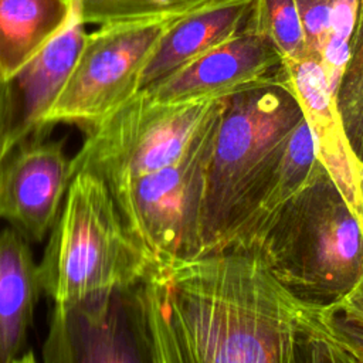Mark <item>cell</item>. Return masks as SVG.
<instances>
[{
	"label": "cell",
	"mask_w": 363,
	"mask_h": 363,
	"mask_svg": "<svg viewBox=\"0 0 363 363\" xmlns=\"http://www.w3.org/2000/svg\"><path fill=\"white\" fill-rule=\"evenodd\" d=\"M248 26L265 34L282 60L309 57L296 0H254Z\"/></svg>",
	"instance_id": "obj_20"
},
{
	"label": "cell",
	"mask_w": 363,
	"mask_h": 363,
	"mask_svg": "<svg viewBox=\"0 0 363 363\" xmlns=\"http://www.w3.org/2000/svg\"><path fill=\"white\" fill-rule=\"evenodd\" d=\"M336 104L349 142L363 159V0L356 1V18L349 45V58L337 88Z\"/></svg>",
	"instance_id": "obj_19"
},
{
	"label": "cell",
	"mask_w": 363,
	"mask_h": 363,
	"mask_svg": "<svg viewBox=\"0 0 363 363\" xmlns=\"http://www.w3.org/2000/svg\"><path fill=\"white\" fill-rule=\"evenodd\" d=\"M225 99L160 104L139 91L92 129L71 157L72 176H99L112 196L180 159L217 118Z\"/></svg>",
	"instance_id": "obj_5"
},
{
	"label": "cell",
	"mask_w": 363,
	"mask_h": 363,
	"mask_svg": "<svg viewBox=\"0 0 363 363\" xmlns=\"http://www.w3.org/2000/svg\"><path fill=\"white\" fill-rule=\"evenodd\" d=\"M357 0H296L308 55L319 60L332 86L343 75Z\"/></svg>",
	"instance_id": "obj_17"
},
{
	"label": "cell",
	"mask_w": 363,
	"mask_h": 363,
	"mask_svg": "<svg viewBox=\"0 0 363 363\" xmlns=\"http://www.w3.org/2000/svg\"><path fill=\"white\" fill-rule=\"evenodd\" d=\"M43 294L30 241L13 227L0 231V363L34 360L28 346Z\"/></svg>",
	"instance_id": "obj_14"
},
{
	"label": "cell",
	"mask_w": 363,
	"mask_h": 363,
	"mask_svg": "<svg viewBox=\"0 0 363 363\" xmlns=\"http://www.w3.org/2000/svg\"><path fill=\"white\" fill-rule=\"evenodd\" d=\"M336 322L345 342L350 349L354 363H363V323L346 319L343 316H339L337 313H336Z\"/></svg>",
	"instance_id": "obj_22"
},
{
	"label": "cell",
	"mask_w": 363,
	"mask_h": 363,
	"mask_svg": "<svg viewBox=\"0 0 363 363\" xmlns=\"http://www.w3.org/2000/svg\"><path fill=\"white\" fill-rule=\"evenodd\" d=\"M71 179L64 140L44 136L18 143L0 164V220L30 242L44 241Z\"/></svg>",
	"instance_id": "obj_9"
},
{
	"label": "cell",
	"mask_w": 363,
	"mask_h": 363,
	"mask_svg": "<svg viewBox=\"0 0 363 363\" xmlns=\"http://www.w3.org/2000/svg\"><path fill=\"white\" fill-rule=\"evenodd\" d=\"M68 1H74V0H68Z\"/></svg>",
	"instance_id": "obj_25"
},
{
	"label": "cell",
	"mask_w": 363,
	"mask_h": 363,
	"mask_svg": "<svg viewBox=\"0 0 363 363\" xmlns=\"http://www.w3.org/2000/svg\"><path fill=\"white\" fill-rule=\"evenodd\" d=\"M282 62L312 133L316 157L363 228L360 160L346 135L323 65L313 57Z\"/></svg>",
	"instance_id": "obj_11"
},
{
	"label": "cell",
	"mask_w": 363,
	"mask_h": 363,
	"mask_svg": "<svg viewBox=\"0 0 363 363\" xmlns=\"http://www.w3.org/2000/svg\"><path fill=\"white\" fill-rule=\"evenodd\" d=\"M332 306L339 316L363 323V279Z\"/></svg>",
	"instance_id": "obj_23"
},
{
	"label": "cell",
	"mask_w": 363,
	"mask_h": 363,
	"mask_svg": "<svg viewBox=\"0 0 363 363\" xmlns=\"http://www.w3.org/2000/svg\"><path fill=\"white\" fill-rule=\"evenodd\" d=\"M325 172L316 157L312 133L303 116L289 133L284 152L255 204L224 250H250L295 196Z\"/></svg>",
	"instance_id": "obj_15"
},
{
	"label": "cell",
	"mask_w": 363,
	"mask_h": 363,
	"mask_svg": "<svg viewBox=\"0 0 363 363\" xmlns=\"http://www.w3.org/2000/svg\"><path fill=\"white\" fill-rule=\"evenodd\" d=\"M75 1L0 0V72L13 78L71 18Z\"/></svg>",
	"instance_id": "obj_16"
},
{
	"label": "cell",
	"mask_w": 363,
	"mask_h": 363,
	"mask_svg": "<svg viewBox=\"0 0 363 363\" xmlns=\"http://www.w3.org/2000/svg\"><path fill=\"white\" fill-rule=\"evenodd\" d=\"M254 0H213L174 18L159 38L140 78L147 88L245 28Z\"/></svg>",
	"instance_id": "obj_13"
},
{
	"label": "cell",
	"mask_w": 363,
	"mask_h": 363,
	"mask_svg": "<svg viewBox=\"0 0 363 363\" xmlns=\"http://www.w3.org/2000/svg\"><path fill=\"white\" fill-rule=\"evenodd\" d=\"M303 116L284 62L279 79L225 99L206 177L200 254L225 248Z\"/></svg>",
	"instance_id": "obj_2"
},
{
	"label": "cell",
	"mask_w": 363,
	"mask_h": 363,
	"mask_svg": "<svg viewBox=\"0 0 363 363\" xmlns=\"http://www.w3.org/2000/svg\"><path fill=\"white\" fill-rule=\"evenodd\" d=\"M360 167H362L360 176H362V191H363V159H362V162H360Z\"/></svg>",
	"instance_id": "obj_24"
},
{
	"label": "cell",
	"mask_w": 363,
	"mask_h": 363,
	"mask_svg": "<svg viewBox=\"0 0 363 363\" xmlns=\"http://www.w3.org/2000/svg\"><path fill=\"white\" fill-rule=\"evenodd\" d=\"M223 111L180 159L113 196L149 265L200 254L206 177Z\"/></svg>",
	"instance_id": "obj_6"
},
{
	"label": "cell",
	"mask_w": 363,
	"mask_h": 363,
	"mask_svg": "<svg viewBox=\"0 0 363 363\" xmlns=\"http://www.w3.org/2000/svg\"><path fill=\"white\" fill-rule=\"evenodd\" d=\"M130 295L150 363H354L333 306L292 292L252 251L152 262Z\"/></svg>",
	"instance_id": "obj_1"
},
{
	"label": "cell",
	"mask_w": 363,
	"mask_h": 363,
	"mask_svg": "<svg viewBox=\"0 0 363 363\" xmlns=\"http://www.w3.org/2000/svg\"><path fill=\"white\" fill-rule=\"evenodd\" d=\"M245 251L261 255L292 292L320 305H335L363 279V228L328 172Z\"/></svg>",
	"instance_id": "obj_4"
},
{
	"label": "cell",
	"mask_w": 363,
	"mask_h": 363,
	"mask_svg": "<svg viewBox=\"0 0 363 363\" xmlns=\"http://www.w3.org/2000/svg\"><path fill=\"white\" fill-rule=\"evenodd\" d=\"M130 288L91 295L64 306L54 305L43 360L147 362Z\"/></svg>",
	"instance_id": "obj_8"
},
{
	"label": "cell",
	"mask_w": 363,
	"mask_h": 363,
	"mask_svg": "<svg viewBox=\"0 0 363 363\" xmlns=\"http://www.w3.org/2000/svg\"><path fill=\"white\" fill-rule=\"evenodd\" d=\"M173 20L99 26L88 33L67 84L44 116L43 135L57 123L86 132L135 96L143 68Z\"/></svg>",
	"instance_id": "obj_7"
},
{
	"label": "cell",
	"mask_w": 363,
	"mask_h": 363,
	"mask_svg": "<svg viewBox=\"0 0 363 363\" xmlns=\"http://www.w3.org/2000/svg\"><path fill=\"white\" fill-rule=\"evenodd\" d=\"M282 55L274 43L251 26L211 48L167 78L143 88L160 104L228 98L279 79Z\"/></svg>",
	"instance_id": "obj_10"
},
{
	"label": "cell",
	"mask_w": 363,
	"mask_h": 363,
	"mask_svg": "<svg viewBox=\"0 0 363 363\" xmlns=\"http://www.w3.org/2000/svg\"><path fill=\"white\" fill-rule=\"evenodd\" d=\"M16 121V105L13 85L0 72V164L14 149L13 129Z\"/></svg>",
	"instance_id": "obj_21"
},
{
	"label": "cell",
	"mask_w": 363,
	"mask_h": 363,
	"mask_svg": "<svg viewBox=\"0 0 363 363\" xmlns=\"http://www.w3.org/2000/svg\"><path fill=\"white\" fill-rule=\"evenodd\" d=\"M38 267L43 294L52 305L64 306L136 285L149 261L105 182L91 172H77Z\"/></svg>",
	"instance_id": "obj_3"
},
{
	"label": "cell",
	"mask_w": 363,
	"mask_h": 363,
	"mask_svg": "<svg viewBox=\"0 0 363 363\" xmlns=\"http://www.w3.org/2000/svg\"><path fill=\"white\" fill-rule=\"evenodd\" d=\"M77 9L68 23L10 78L14 94V147L30 139L44 138L43 121L67 84L88 33Z\"/></svg>",
	"instance_id": "obj_12"
},
{
	"label": "cell",
	"mask_w": 363,
	"mask_h": 363,
	"mask_svg": "<svg viewBox=\"0 0 363 363\" xmlns=\"http://www.w3.org/2000/svg\"><path fill=\"white\" fill-rule=\"evenodd\" d=\"M85 24H121L170 20L200 9L213 0H74Z\"/></svg>",
	"instance_id": "obj_18"
}]
</instances>
